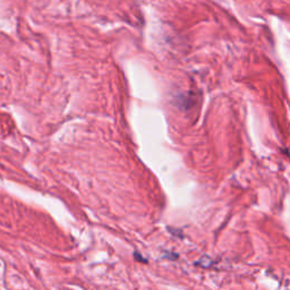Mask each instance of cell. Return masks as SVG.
<instances>
[{
  "mask_svg": "<svg viewBox=\"0 0 290 290\" xmlns=\"http://www.w3.org/2000/svg\"><path fill=\"white\" fill-rule=\"evenodd\" d=\"M134 256H135V259H136V260H137V261H139V262L142 261V262H144V263H147V262H148V260H147V259H144V257H143L142 255H139L138 253H135V254H134Z\"/></svg>",
  "mask_w": 290,
  "mask_h": 290,
  "instance_id": "6da1fadb",
  "label": "cell"
}]
</instances>
